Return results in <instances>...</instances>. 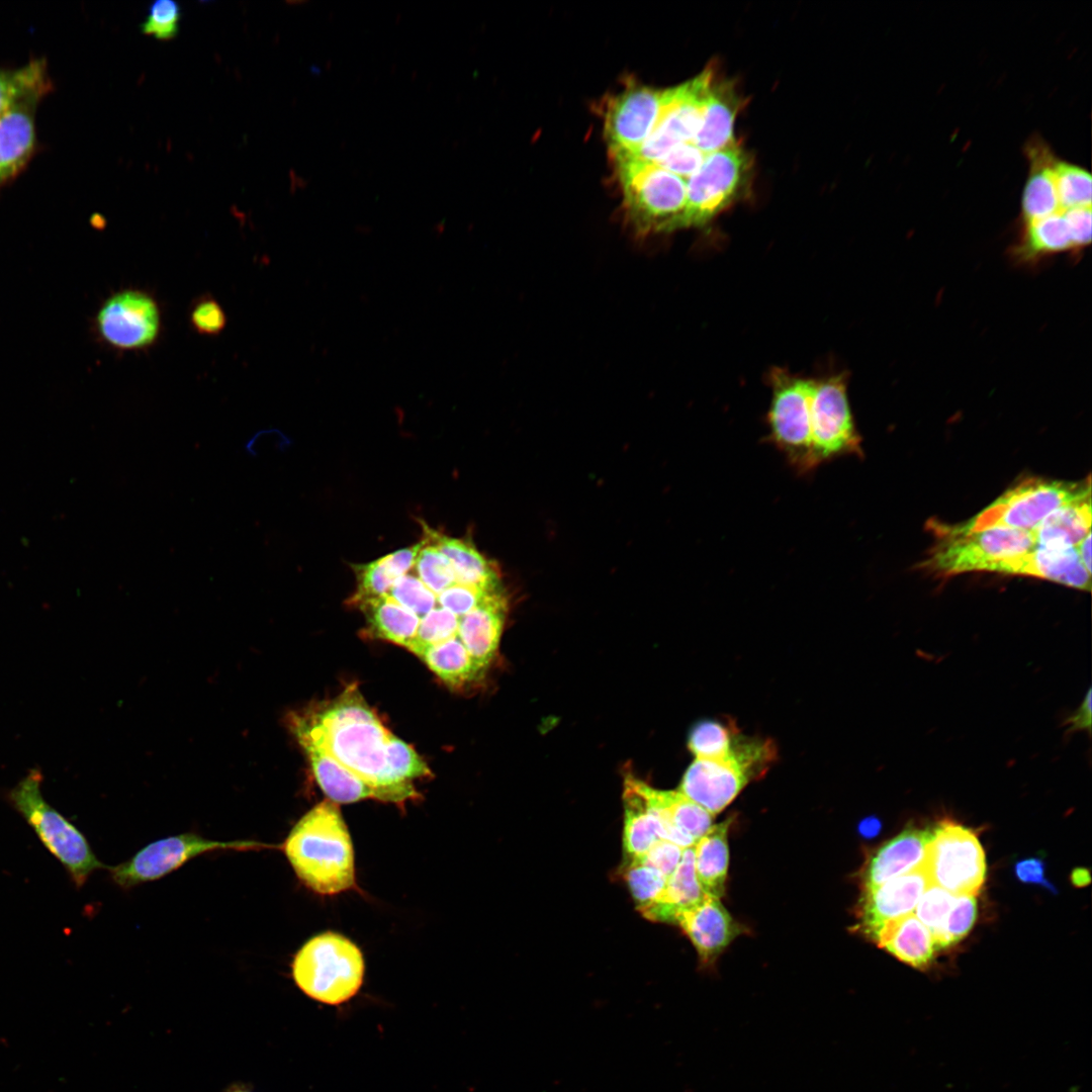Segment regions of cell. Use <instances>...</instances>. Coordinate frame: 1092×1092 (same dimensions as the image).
<instances>
[{"label":"cell","instance_id":"1","mask_svg":"<svg viewBox=\"0 0 1092 1092\" xmlns=\"http://www.w3.org/2000/svg\"><path fill=\"white\" fill-rule=\"evenodd\" d=\"M283 851L298 879L321 895L355 888L354 850L337 803L325 800L293 826Z\"/></svg>","mask_w":1092,"mask_h":1092},{"label":"cell","instance_id":"2","mask_svg":"<svg viewBox=\"0 0 1092 1092\" xmlns=\"http://www.w3.org/2000/svg\"><path fill=\"white\" fill-rule=\"evenodd\" d=\"M294 735L321 747L358 778L376 790L380 801L403 803L419 798L413 783L395 779L386 761V742L391 735L379 718L339 724H321L304 714L290 719Z\"/></svg>","mask_w":1092,"mask_h":1092},{"label":"cell","instance_id":"3","mask_svg":"<svg viewBox=\"0 0 1092 1092\" xmlns=\"http://www.w3.org/2000/svg\"><path fill=\"white\" fill-rule=\"evenodd\" d=\"M626 216L640 236L680 230L687 206L686 180L631 155H613Z\"/></svg>","mask_w":1092,"mask_h":1092},{"label":"cell","instance_id":"4","mask_svg":"<svg viewBox=\"0 0 1092 1092\" xmlns=\"http://www.w3.org/2000/svg\"><path fill=\"white\" fill-rule=\"evenodd\" d=\"M776 755L770 740L736 733L727 756L695 758L678 791L715 817L750 781L765 774Z\"/></svg>","mask_w":1092,"mask_h":1092},{"label":"cell","instance_id":"5","mask_svg":"<svg viewBox=\"0 0 1092 1092\" xmlns=\"http://www.w3.org/2000/svg\"><path fill=\"white\" fill-rule=\"evenodd\" d=\"M364 970L358 946L330 931L307 940L292 963L297 987L311 999L329 1005H340L354 997L362 986Z\"/></svg>","mask_w":1092,"mask_h":1092},{"label":"cell","instance_id":"6","mask_svg":"<svg viewBox=\"0 0 1092 1092\" xmlns=\"http://www.w3.org/2000/svg\"><path fill=\"white\" fill-rule=\"evenodd\" d=\"M41 784V772L29 770L8 792V801L80 888L95 870L106 867L96 857L83 833L46 801Z\"/></svg>","mask_w":1092,"mask_h":1092},{"label":"cell","instance_id":"7","mask_svg":"<svg viewBox=\"0 0 1092 1092\" xmlns=\"http://www.w3.org/2000/svg\"><path fill=\"white\" fill-rule=\"evenodd\" d=\"M769 385L771 398L766 417L767 440L798 474H808L816 469L811 438L814 379L774 368L769 373Z\"/></svg>","mask_w":1092,"mask_h":1092},{"label":"cell","instance_id":"8","mask_svg":"<svg viewBox=\"0 0 1092 1092\" xmlns=\"http://www.w3.org/2000/svg\"><path fill=\"white\" fill-rule=\"evenodd\" d=\"M1088 495H1091L1089 477L1083 482L1029 478L1005 491L963 525L948 529L960 533L991 527L1031 531L1057 509Z\"/></svg>","mask_w":1092,"mask_h":1092},{"label":"cell","instance_id":"9","mask_svg":"<svg viewBox=\"0 0 1092 1092\" xmlns=\"http://www.w3.org/2000/svg\"><path fill=\"white\" fill-rule=\"evenodd\" d=\"M751 157L737 143L708 154L687 180V206L680 230L703 226L747 193Z\"/></svg>","mask_w":1092,"mask_h":1092},{"label":"cell","instance_id":"10","mask_svg":"<svg viewBox=\"0 0 1092 1092\" xmlns=\"http://www.w3.org/2000/svg\"><path fill=\"white\" fill-rule=\"evenodd\" d=\"M922 869L930 885L957 896H976L986 879L985 853L976 833L949 820L932 827Z\"/></svg>","mask_w":1092,"mask_h":1092},{"label":"cell","instance_id":"11","mask_svg":"<svg viewBox=\"0 0 1092 1092\" xmlns=\"http://www.w3.org/2000/svg\"><path fill=\"white\" fill-rule=\"evenodd\" d=\"M932 549L926 567L944 575L990 571L996 563L1023 554L1034 546L1030 531L991 527L973 532L947 528Z\"/></svg>","mask_w":1092,"mask_h":1092},{"label":"cell","instance_id":"12","mask_svg":"<svg viewBox=\"0 0 1092 1092\" xmlns=\"http://www.w3.org/2000/svg\"><path fill=\"white\" fill-rule=\"evenodd\" d=\"M846 380L844 374L814 379L811 438L816 468L842 456L861 454L860 437L850 410Z\"/></svg>","mask_w":1092,"mask_h":1092},{"label":"cell","instance_id":"13","mask_svg":"<svg viewBox=\"0 0 1092 1092\" xmlns=\"http://www.w3.org/2000/svg\"><path fill=\"white\" fill-rule=\"evenodd\" d=\"M714 72L705 70L688 82L663 90V103L654 128L633 154L638 159L656 164L672 148L691 143L703 116Z\"/></svg>","mask_w":1092,"mask_h":1092},{"label":"cell","instance_id":"14","mask_svg":"<svg viewBox=\"0 0 1092 1092\" xmlns=\"http://www.w3.org/2000/svg\"><path fill=\"white\" fill-rule=\"evenodd\" d=\"M98 337L119 351H143L155 345L162 331V312L148 291L125 288L112 293L95 316Z\"/></svg>","mask_w":1092,"mask_h":1092},{"label":"cell","instance_id":"15","mask_svg":"<svg viewBox=\"0 0 1092 1092\" xmlns=\"http://www.w3.org/2000/svg\"><path fill=\"white\" fill-rule=\"evenodd\" d=\"M268 845L254 840L215 841L197 834H180L148 844L130 859L108 868L113 881L122 888L158 880L203 852L216 849L250 850Z\"/></svg>","mask_w":1092,"mask_h":1092},{"label":"cell","instance_id":"16","mask_svg":"<svg viewBox=\"0 0 1092 1092\" xmlns=\"http://www.w3.org/2000/svg\"><path fill=\"white\" fill-rule=\"evenodd\" d=\"M663 90L631 86L614 96L605 112V133L612 155L633 154L654 128Z\"/></svg>","mask_w":1092,"mask_h":1092},{"label":"cell","instance_id":"17","mask_svg":"<svg viewBox=\"0 0 1092 1092\" xmlns=\"http://www.w3.org/2000/svg\"><path fill=\"white\" fill-rule=\"evenodd\" d=\"M43 98L22 99L0 115V189L23 172L38 148L36 111Z\"/></svg>","mask_w":1092,"mask_h":1092},{"label":"cell","instance_id":"18","mask_svg":"<svg viewBox=\"0 0 1092 1092\" xmlns=\"http://www.w3.org/2000/svg\"><path fill=\"white\" fill-rule=\"evenodd\" d=\"M990 571L1039 577L1089 592L1091 572L1083 565L1077 547L1034 545L1023 554L1002 560Z\"/></svg>","mask_w":1092,"mask_h":1092},{"label":"cell","instance_id":"19","mask_svg":"<svg viewBox=\"0 0 1092 1092\" xmlns=\"http://www.w3.org/2000/svg\"><path fill=\"white\" fill-rule=\"evenodd\" d=\"M930 885L922 868L863 890L860 928L868 935L884 922L912 913Z\"/></svg>","mask_w":1092,"mask_h":1092},{"label":"cell","instance_id":"20","mask_svg":"<svg viewBox=\"0 0 1092 1092\" xmlns=\"http://www.w3.org/2000/svg\"><path fill=\"white\" fill-rule=\"evenodd\" d=\"M507 607L499 588L484 594L473 610L458 619L457 635L481 673L496 654Z\"/></svg>","mask_w":1092,"mask_h":1092},{"label":"cell","instance_id":"21","mask_svg":"<svg viewBox=\"0 0 1092 1092\" xmlns=\"http://www.w3.org/2000/svg\"><path fill=\"white\" fill-rule=\"evenodd\" d=\"M675 923L689 936L704 963L713 962L742 931L720 899L711 895L681 912Z\"/></svg>","mask_w":1092,"mask_h":1092},{"label":"cell","instance_id":"22","mask_svg":"<svg viewBox=\"0 0 1092 1092\" xmlns=\"http://www.w3.org/2000/svg\"><path fill=\"white\" fill-rule=\"evenodd\" d=\"M931 837L932 828L908 827L884 843L868 861L863 890L922 868Z\"/></svg>","mask_w":1092,"mask_h":1092},{"label":"cell","instance_id":"23","mask_svg":"<svg viewBox=\"0 0 1092 1092\" xmlns=\"http://www.w3.org/2000/svg\"><path fill=\"white\" fill-rule=\"evenodd\" d=\"M642 788L661 817L664 840L687 848L693 846L712 827L714 816L678 790H657L644 782Z\"/></svg>","mask_w":1092,"mask_h":1092},{"label":"cell","instance_id":"24","mask_svg":"<svg viewBox=\"0 0 1092 1092\" xmlns=\"http://www.w3.org/2000/svg\"><path fill=\"white\" fill-rule=\"evenodd\" d=\"M1024 154L1028 161V175L1021 198L1023 223L1043 218L1061 211L1054 167L1058 158L1051 147L1040 138H1030Z\"/></svg>","mask_w":1092,"mask_h":1092},{"label":"cell","instance_id":"25","mask_svg":"<svg viewBox=\"0 0 1092 1092\" xmlns=\"http://www.w3.org/2000/svg\"><path fill=\"white\" fill-rule=\"evenodd\" d=\"M742 105L733 83L713 80L700 127L691 143L705 155L736 144L734 123Z\"/></svg>","mask_w":1092,"mask_h":1092},{"label":"cell","instance_id":"26","mask_svg":"<svg viewBox=\"0 0 1092 1092\" xmlns=\"http://www.w3.org/2000/svg\"><path fill=\"white\" fill-rule=\"evenodd\" d=\"M423 537L435 545L450 560L456 583L481 592L502 588L499 572L492 561L481 554L469 539L441 533L422 522Z\"/></svg>","mask_w":1092,"mask_h":1092},{"label":"cell","instance_id":"27","mask_svg":"<svg viewBox=\"0 0 1092 1092\" xmlns=\"http://www.w3.org/2000/svg\"><path fill=\"white\" fill-rule=\"evenodd\" d=\"M642 782L633 776L624 782L623 845L627 860L642 857L664 834L661 818L648 801Z\"/></svg>","mask_w":1092,"mask_h":1092},{"label":"cell","instance_id":"28","mask_svg":"<svg viewBox=\"0 0 1092 1092\" xmlns=\"http://www.w3.org/2000/svg\"><path fill=\"white\" fill-rule=\"evenodd\" d=\"M869 936L903 963L920 970L929 967L937 951L931 932L913 913L884 922Z\"/></svg>","mask_w":1092,"mask_h":1092},{"label":"cell","instance_id":"29","mask_svg":"<svg viewBox=\"0 0 1092 1092\" xmlns=\"http://www.w3.org/2000/svg\"><path fill=\"white\" fill-rule=\"evenodd\" d=\"M297 739L308 757L318 786L331 801L354 803L365 799L379 800L374 788L343 766L323 747L303 736H297Z\"/></svg>","mask_w":1092,"mask_h":1092},{"label":"cell","instance_id":"30","mask_svg":"<svg viewBox=\"0 0 1092 1092\" xmlns=\"http://www.w3.org/2000/svg\"><path fill=\"white\" fill-rule=\"evenodd\" d=\"M707 895L698 881L694 848L690 846L684 848L681 858L667 878L660 897L640 913L648 920L675 923L681 912L700 903Z\"/></svg>","mask_w":1092,"mask_h":1092},{"label":"cell","instance_id":"31","mask_svg":"<svg viewBox=\"0 0 1092 1092\" xmlns=\"http://www.w3.org/2000/svg\"><path fill=\"white\" fill-rule=\"evenodd\" d=\"M364 614L370 636L408 649L420 618L388 596L363 600L355 605Z\"/></svg>","mask_w":1092,"mask_h":1092},{"label":"cell","instance_id":"32","mask_svg":"<svg viewBox=\"0 0 1092 1092\" xmlns=\"http://www.w3.org/2000/svg\"><path fill=\"white\" fill-rule=\"evenodd\" d=\"M1030 532L1034 545L1076 547L1091 533V495L1062 506Z\"/></svg>","mask_w":1092,"mask_h":1092},{"label":"cell","instance_id":"33","mask_svg":"<svg viewBox=\"0 0 1092 1092\" xmlns=\"http://www.w3.org/2000/svg\"><path fill=\"white\" fill-rule=\"evenodd\" d=\"M730 820H725L712 827L693 845L694 863L698 881L708 895L721 898L725 893V883L729 862L727 843Z\"/></svg>","mask_w":1092,"mask_h":1092},{"label":"cell","instance_id":"34","mask_svg":"<svg viewBox=\"0 0 1092 1092\" xmlns=\"http://www.w3.org/2000/svg\"><path fill=\"white\" fill-rule=\"evenodd\" d=\"M1075 251L1063 210L1023 223L1013 255L1019 262H1032L1061 252Z\"/></svg>","mask_w":1092,"mask_h":1092},{"label":"cell","instance_id":"35","mask_svg":"<svg viewBox=\"0 0 1092 1092\" xmlns=\"http://www.w3.org/2000/svg\"><path fill=\"white\" fill-rule=\"evenodd\" d=\"M54 88L44 58H33L15 68H0V115L18 101L47 96Z\"/></svg>","mask_w":1092,"mask_h":1092},{"label":"cell","instance_id":"36","mask_svg":"<svg viewBox=\"0 0 1092 1092\" xmlns=\"http://www.w3.org/2000/svg\"><path fill=\"white\" fill-rule=\"evenodd\" d=\"M420 658L446 685L460 688L483 675L458 635L427 648Z\"/></svg>","mask_w":1092,"mask_h":1092},{"label":"cell","instance_id":"37","mask_svg":"<svg viewBox=\"0 0 1092 1092\" xmlns=\"http://www.w3.org/2000/svg\"><path fill=\"white\" fill-rule=\"evenodd\" d=\"M356 590L348 600L349 606L371 598L387 596L394 582L402 576L391 564L388 555L364 564H353Z\"/></svg>","mask_w":1092,"mask_h":1092},{"label":"cell","instance_id":"38","mask_svg":"<svg viewBox=\"0 0 1092 1092\" xmlns=\"http://www.w3.org/2000/svg\"><path fill=\"white\" fill-rule=\"evenodd\" d=\"M1055 185L1061 209L1091 206L1092 177L1084 168L1057 160Z\"/></svg>","mask_w":1092,"mask_h":1092},{"label":"cell","instance_id":"39","mask_svg":"<svg viewBox=\"0 0 1092 1092\" xmlns=\"http://www.w3.org/2000/svg\"><path fill=\"white\" fill-rule=\"evenodd\" d=\"M734 727L714 720L701 721L692 729L688 747L696 758H723L731 749Z\"/></svg>","mask_w":1092,"mask_h":1092},{"label":"cell","instance_id":"40","mask_svg":"<svg viewBox=\"0 0 1092 1092\" xmlns=\"http://www.w3.org/2000/svg\"><path fill=\"white\" fill-rule=\"evenodd\" d=\"M415 567L421 581L436 596L456 583L450 560L424 537Z\"/></svg>","mask_w":1092,"mask_h":1092},{"label":"cell","instance_id":"41","mask_svg":"<svg viewBox=\"0 0 1092 1092\" xmlns=\"http://www.w3.org/2000/svg\"><path fill=\"white\" fill-rule=\"evenodd\" d=\"M623 878L639 912L660 897L667 881L659 871L637 860L626 861Z\"/></svg>","mask_w":1092,"mask_h":1092},{"label":"cell","instance_id":"42","mask_svg":"<svg viewBox=\"0 0 1092 1092\" xmlns=\"http://www.w3.org/2000/svg\"><path fill=\"white\" fill-rule=\"evenodd\" d=\"M458 619L449 610L437 606L420 620L408 650L420 657L427 648L457 636Z\"/></svg>","mask_w":1092,"mask_h":1092},{"label":"cell","instance_id":"43","mask_svg":"<svg viewBox=\"0 0 1092 1092\" xmlns=\"http://www.w3.org/2000/svg\"><path fill=\"white\" fill-rule=\"evenodd\" d=\"M956 898L957 895L935 885H929L915 907L913 914L931 932L935 947L942 935L945 919Z\"/></svg>","mask_w":1092,"mask_h":1092},{"label":"cell","instance_id":"44","mask_svg":"<svg viewBox=\"0 0 1092 1092\" xmlns=\"http://www.w3.org/2000/svg\"><path fill=\"white\" fill-rule=\"evenodd\" d=\"M385 750L387 765L399 782L412 783L431 776L430 768L415 749L393 734L389 736Z\"/></svg>","mask_w":1092,"mask_h":1092},{"label":"cell","instance_id":"45","mask_svg":"<svg viewBox=\"0 0 1092 1092\" xmlns=\"http://www.w3.org/2000/svg\"><path fill=\"white\" fill-rule=\"evenodd\" d=\"M387 596L411 610L420 619L438 606L437 596L418 576L411 573L400 576Z\"/></svg>","mask_w":1092,"mask_h":1092},{"label":"cell","instance_id":"46","mask_svg":"<svg viewBox=\"0 0 1092 1092\" xmlns=\"http://www.w3.org/2000/svg\"><path fill=\"white\" fill-rule=\"evenodd\" d=\"M977 917V901L974 895H959L945 919L937 950L956 944L973 927Z\"/></svg>","mask_w":1092,"mask_h":1092},{"label":"cell","instance_id":"47","mask_svg":"<svg viewBox=\"0 0 1092 1092\" xmlns=\"http://www.w3.org/2000/svg\"><path fill=\"white\" fill-rule=\"evenodd\" d=\"M180 19L181 8L176 1L157 0L150 5L149 13L140 29L157 39L170 40L179 32Z\"/></svg>","mask_w":1092,"mask_h":1092},{"label":"cell","instance_id":"48","mask_svg":"<svg viewBox=\"0 0 1092 1092\" xmlns=\"http://www.w3.org/2000/svg\"><path fill=\"white\" fill-rule=\"evenodd\" d=\"M189 322L196 333L203 336H217L226 326V314L216 299L210 295H203L191 306Z\"/></svg>","mask_w":1092,"mask_h":1092},{"label":"cell","instance_id":"49","mask_svg":"<svg viewBox=\"0 0 1092 1092\" xmlns=\"http://www.w3.org/2000/svg\"><path fill=\"white\" fill-rule=\"evenodd\" d=\"M705 156L692 143L680 144L672 148L656 165L687 180L699 169Z\"/></svg>","mask_w":1092,"mask_h":1092},{"label":"cell","instance_id":"50","mask_svg":"<svg viewBox=\"0 0 1092 1092\" xmlns=\"http://www.w3.org/2000/svg\"><path fill=\"white\" fill-rule=\"evenodd\" d=\"M486 593L489 592H481L475 587L455 583L437 595V603L438 606L461 617L473 610Z\"/></svg>","mask_w":1092,"mask_h":1092},{"label":"cell","instance_id":"51","mask_svg":"<svg viewBox=\"0 0 1092 1092\" xmlns=\"http://www.w3.org/2000/svg\"><path fill=\"white\" fill-rule=\"evenodd\" d=\"M684 848L667 840H658L642 857L637 860L646 866L656 869L666 879L677 867Z\"/></svg>","mask_w":1092,"mask_h":1092},{"label":"cell","instance_id":"52","mask_svg":"<svg viewBox=\"0 0 1092 1092\" xmlns=\"http://www.w3.org/2000/svg\"><path fill=\"white\" fill-rule=\"evenodd\" d=\"M1091 206L1064 209L1075 251L1082 250L1091 242Z\"/></svg>","mask_w":1092,"mask_h":1092},{"label":"cell","instance_id":"53","mask_svg":"<svg viewBox=\"0 0 1092 1092\" xmlns=\"http://www.w3.org/2000/svg\"><path fill=\"white\" fill-rule=\"evenodd\" d=\"M1014 873L1018 881L1022 883L1040 885L1056 892L1053 884L1045 879L1044 863L1040 858L1030 857L1016 862Z\"/></svg>","mask_w":1092,"mask_h":1092},{"label":"cell","instance_id":"54","mask_svg":"<svg viewBox=\"0 0 1092 1092\" xmlns=\"http://www.w3.org/2000/svg\"><path fill=\"white\" fill-rule=\"evenodd\" d=\"M1065 725L1067 726V733H1073L1078 731L1091 732V689L1088 690L1083 702L1077 711L1070 716Z\"/></svg>","mask_w":1092,"mask_h":1092},{"label":"cell","instance_id":"55","mask_svg":"<svg viewBox=\"0 0 1092 1092\" xmlns=\"http://www.w3.org/2000/svg\"><path fill=\"white\" fill-rule=\"evenodd\" d=\"M1076 547L1083 565L1091 572V533H1089Z\"/></svg>","mask_w":1092,"mask_h":1092},{"label":"cell","instance_id":"56","mask_svg":"<svg viewBox=\"0 0 1092 1092\" xmlns=\"http://www.w3.org/2000/svg\"><path fill=\"white\" fill-rule=\"evenodd\" d=\"M881 829V823L876 818H868L859 826L860 833L866 837H873Z\"/></svg>","mask_w":1092,"mask_h":1092},{"label":"cell","instance_id":"57","mask_svg":"<svg viewBox=\"0 0 1092 1092\" xmlns=\"http://www.w3.org/2000/svg\"><path fill=\"white\" fill-rule=\"evenodd\" d=\"M1072 882L1078 887H1083L1090 882V875L1085 869H1076L1072 874Z\"/></svg>","mask_w":1092,"mask_h":1092},{"label":"cell","instance_id":"58","mask_svg":"<svg viewBox=\"0 0 1092 1092\" xmlns=\"http://www.w3.org/2000/svg\"><path fill=\"white\" fill-rule=\"evenodd\" d=\"M223 1092H255L250 1084L244 1082H234L226 1086Z\"/></svg>","mask_w":1092,"mask_h":1092}]
</instances>
